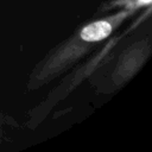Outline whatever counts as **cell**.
Masks as SVG:
<instances>
[{
    "instance_id": "cell-1",
    "label": "cell",
    "mask_w": 152,
    "mask_h": 152,
    "mask_svg": "<svg viewBox=\"0 0 152 152\" xmlns=\"http://www.w3.org/2000/svg\"><path fill=\"white\" fill-rule=\"evenodd\" d=\"M112 32V25L108 21L99 20L87 25L81 31V38L86 42H97L107 38Z\"/></svg>"
},
{
    "instance_id": "cell-2",
    "label": "cell",
    "mask_w": 152,
    "mask_h": 152,
    "mask_svg": "<svg viewBox=\"0 0 152 152\" xmlns=\"http://www.w3.org/2000/svg\"><path fill=\"white\" fill-rule=\"evenodd\" d=\"M150 2H151V0H139V4H141V5H147Z\"/></svg>"
}]
</instances>
